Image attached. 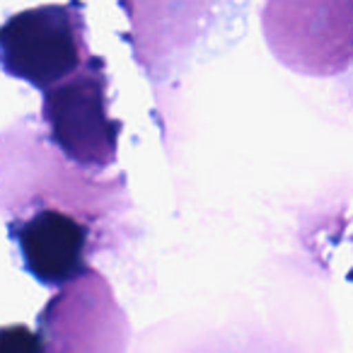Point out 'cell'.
<instances>
[{
	"mask_svg": "<svg viewBox=\"0 0 353 353\" xmlns=\"http://www.w3.org/2000/svg\"><path fill=\"white\" fill-rule=\"evenodd\" d=\"M131 30L123 41L152 80L187 70L201 56L235 44L247 25L250 0H119Z\"/></svg>",
	"mask_w": 353,
	"mask_h": 353,
	"instance_id": "6da1fadb",
	"label": "cell"
},
{
	"mask_svg": "<svg viewBox=\"0 0 353 353\" xmlns=\"http://www.w3.org/2000/svg\"><path fill=\"white\" fill-rule=\"evenodd\" d=\"M83 0L15 12L0 25V70L44 92L92 56Z\"/></svg>",
	"mask_w": 353,
	"mask_h": 353,
	"instance_id": "7a4b0ae2",
	"label": "cell"
},
{
	"mask_svg": "<svg viewBox=\"0 0 353 353\" xmlns=\"http://www.w3.org/2000/svg\"><path fill=\"white\" fill-rule=\"evenodd\" d=\"M49 141L88 172L117 162L121 121L109 117V75L102 56H90L75 73L41 92Z\"/></svg>",
	"mask_w": 353,
	"mask_h": 353,
	"instance_id": "3957f363",
	"label": "cell"
},
{
	"mask_svg": "<svg viewBox=\"0 0 353 353\" xmlns=\"http://www.w3.org/2000/svg\"><path fill=\"white\" fill-rule=\"evenodd\" d=\"M261 27L285 68L319 78L348 70L351 0H266Z\"/></svg>",
	"mask_w": 353,
	"mask_h": 353,
	"instance_id": "277c9868",
	"label": "cell"
},
{
	"mask_svg": "<svg viewBox=\"0 0 353 353\" xmlns=\"http://www.w3.org/2000/svg\"><path fill=\"white\" fill-rule=\"evenodd\" d=\"M25 271L46 288H63L80 279L92 250V228L61 208H37L8 223Z\"/></svg>",
	"mask_w": 353,
	"mask_h": 353,
	"instance_id": "5b68a950",
	"label": "cell"
},
{
	"mask_svg": "<svg viewBox=\"0 0 353 353\" xmlns=\"http://www.w3.org/2000/svg\"><path fill=\"white\" fill-rule=\"evenodd\" d=\"M0 353H46V339L25 324L0 327Z\"/></svg>",
	"mask_w": 353,
	"mask_h": 353,
	"instance_id": "8992f818",
	"label": "cell"
}]
</instances>
